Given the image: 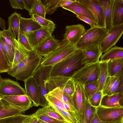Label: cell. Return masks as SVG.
<instances>
[{
  "label": "cell",
  "instance_id": "6da1fadb",
  "mask_svg": "<svg viewBox=\"0 0 123 123\" xmlns=\"http://www.w3.org/2000/svg\"><path fill=\"white\" fill-rule=\"evenodd\" d=\"M83 58V51L77 49L53 66L50 77L71 78L76 72L85 65L82 63Z\"/></svg>",
  "mask_w": 123,
  "mask_h": 123
},
{
  "label": "cell",
  "instance_id": "7a4b0ae2",
  "mask_svg": "<svg viewBox=\"0 0 123 123\" xmlns=\"http://www.w3.org/2000/svg\"><path fill=\"white\" fill-rule=\"evenodd\" d=\"M43 57L33 50L30 51L27 56L7 72L17 80L24 81L32 76L40 65Z\"/></svg>",
  "mask_w": 123,
  "mask_h": 123
},
{
  "label": "cell",
  "instance_id": "3957f363",
  "mask_svg": "<svg viewBox=\"0 0 123 123\" xmlns=\"http://www.w3.org/2000/svg\"><path fill=\"white\" fill-rule=\"evenodd\" d=\"M108 31L105 28L96 26L86 31L76 43L77 49L83 50L92 45H100L106 36Z\"/></svg>",
  "mask_w": 123,
  "mask_h": 123
},
{
  "label": "cell",
  "instance_id": "277c9868",
  "mask_svg": "<svg viewBox=\"0 0 123 123\" xmlns=\"http://www.w3.org/2000/svg\"><path fill=\"white\" fill-rule=\"evenodd\" d=\"M76 43H60L58 47L48 56L42 57L40 65L53 66L68 56L77 49Z\"/></svg>",
  "mask_w": 123,
  "mask_h": 123
},
{
  "label": "cell",
  "instance_id": "5b68a950",
  "mask_svg": "<svg viewBox=\"0 0 123 123\" xmlns=\"http://www.w3.org/2000/svg\"><path fill=\"white\" fill-rule=\"evenodd\" d=\"M100 61L85 65L76 72L71 78L75 83L82 85L98 80L99 73Z\"/></svg>",
  "mask_w": 123,
  "mask_h": 123
},
{
  "label": "cell",
  "instance_id": "8992f818",
  "mask_svg": "<svg viewBox=\"0 0 123 123\" xmlns=\"http://www.w3.org/2000/svg\"><path fill=\"white\" fill-rule=\"evenodd\" d=\"M47 93L59 87L65 93L72 97L75 90V83L71 78L61 77H50L44 80Z\"/></svg>",
  "mask_w": 123,
  "mask_h": 123
},
{
  "label": "cell",
  "instance_id": "52a82bcc",
  "mask_svg": "<svg viewBox=\"0 0 123 123\" xmlns=\"http://www.w3.org/2000/svg\"><path fill=\"white\" fill-rule=\"evenodd\" d=\"M53 66H43L40 65L33 75L38 86L40 93L39 106L44 107L49 105L45 97L48 93L45 88L44 80L50 77Z\"/></svg>",
  "mask_w": 123,
  "mask_h": 123
},
{
  "label": "cell",
  "instance_id": "ba28073f",
  "mask_svg": "<svg viewBox=\"0 0 123 123\" xmlns=\"http://www.w3.org/2000/svg\"><path fill=\"white\" fill-rule=\"evenodd\" d=\"M3 105L12 106L21 113L29 109L33 106V103L26 95L0 96Z\"/></svg>",
  "mask_w": 123,
  "mask_h": 123
},
{
  "label": "cell",
  "instance_id": "9c48e42d",
  "mask_svg": "<svg viewBox=\"0 0 123 123\" xmlns=\"http://www.w3.org/2000/svg\"><path fill=\"white\" fill-rule=\"evenodd\" d=\"M87 98L82 86L75 83V91L72 98L78 123H85V105Z\"/></svg>",
  "mask_w": 123,
  "mask_h": 123
},
{
  "label": "cell",
  "instance_id": "30bf717a",
  "mask_svg": "<svg viewBox=\"0 0 123 123\" xmlns=\"http://www.w3.org/2000/svg\"><path fill=\"white\" fill-rule=\"evenodd\" d=\"M96 113L99 119L103 122L123 121V106L105 107L99 106L96 108Z\"/></svg>",
  "mask_w": 123,
  "mask_h": 123
},
{
  "label": "cell",
  "instance_id": "8fae6325",
  "mask_svg": "<svg viewBox=\"0 0 123 123\" xmlns=\"http://www.w3.org/2000/svg\"><path fill=\"white\" fill-rule=\"evenodd\" d=\"M123 73L122 71L117 76L107 78L102 91L103 96L123 93Z\"/></svg>",
  "mask_w": 123,
  "mask_h": 123
},
{
  "label": "cell",
  "instance_id": "7c38bea8",
  "mask_svg": "<svg viewBox=\"0 0 123 123\" xmlns=\"http://www.w3.org/2000/svg\"><path fill=\"white\" fill-rule=\"evenodd\" d=\"M123 33V25L112 27L99 46L102 53H105L116 44Z\"/></svg>",
  "mask_w": 123,
  "mask_h": 123
},
{
  "label": "cell",
  "instance_id": "4fadbf2b",
  "mask_svg": "<svg viewBox=\"0 0 123 123\" xmlns=\"http://www.w3.org/2000/svg\"><path fill=\"white\" fill-rule=\"evenodd\" d=\"M25 89L19 83L9 78H2L0 82V96L26 95Z\"/></svg>",
  "mask_w": 123,
  "mask_h": 123
},
{
  "label": "cell",
  "instance_id": "5bb4252c",
  "mask_svg": "<svg viewBox=\"0 0 123 123\" xmlns=\"http://www.w3.org/2000/svg\"><path fill=\"white\" fill-rule=\"evenodd\" d=\"M92 12L96 20V26L105 27V23L103 10L98 0H78Z\"/></svg>",
  "mask_w": 123,
  "mask_h": 123
},
{
  "label": "cell",
  "instance_id": "9a60e30c",
  "mask_svg": "<svg viewBox=\"0 0 123 123\" xmlns=\"http://www.w3.org/2000/svg\"><path fill=\"white\" fill-rule=\"evenodd\" d=\"M53 32L45 27L24 34L34 49L50 36Z\"/></svg>",
  "mask_w": 123,
  "mask_h": 123
},
{
  "label": "cell",
  "instance_id": "2e32d148",
  "mask_svg": "<svg viewBox=\"0 0 123 123\" xmlns=\"http://www.w3.org/2000/svg\"><path fill=\"white\" fill-rule=\"evenodd\" d=\"M84 26L81 24L66 26L64 35V39L62 41L65 43H76L86 31Z\"/></svg>",
  "mask_w": 123,
  "mask_h": 123
},
{
  "label": "cell",
  "instance_id": "e0dca14e",
  "mask_svg": "<svg viewBox=\"0 0 123 123\" xmlns=\"http://www.w3.org/2000/svg\"><path fill=\"white\" fill-rule=\"evenodd\" d=\"M60 41L55 38L54 36L51 35L34 50L42 57H46L56 49L59 47Z\"/></svg>",
  "mask_w": 123,
  "mask_h": 123
},
{
  "label": "cell",
  "instance_id": "ac0fdd59",
  "mask_svg": "<svg viewBox=\"0 0 123 123\" xmlns=\"http://www.w3.org/2000/svg\"><path fill=\"white\" fill-rule=\"evenodd\" d=\"M24 81L26 94L31 100L33 105L39 106L40 93L35 80L32 76Z\"/></svg>",
  "mask_w": 123,
  "mask_h": 123
},
{
  "label": "cell",
  "instance_id": "d6986e66",
  "mask_svg": "<svg viewBox=\"0 0 123 123\" xmlns=\"http://www.w3.org/2000/svg\"><path fill=\"white\" fill-rule=\"evenodd\" d=\"M84 58L82 64L86 65L99 61L102 55L99 45H92L83 50Z\"/></svg>",
  "mask_w": 123,
  "mask_h": 123
},
{
  "label": "cell",
  "instance_id": "ffe728a7",
  "mask_svg": "<svg viewBox=\"0 0 123 123\" xmlns=\"http://www.w3.org/2000/svg\"><path fill=\"white\" fill-rule=\"evenodd\" d=\"M62 7L72 12L76 15L87 18L95 22L96 24V20L91 11L78 0H76L75 2L68 6Z\"/></svg>",
  "mask_w": 123,
  "mask_h": 123
},
{
  "label": "cell",
  "instance_id": "44dd1931",
  "mask_svg": "<svg viewBox=\"0 0 123 123\" xmlns=\"http://www.w3.org/2000/svg\"><path fill=\"white\" fill-rule=\"evenodd\" d=\"M112 27L123 25V0H112Z\"/></svg>",
  "mask_w": 123,
  "mask_h": 123
},
{
  "label": "cell",
  "instance_id": "7402d4cb",
  "mask_svg": "<svg viewBox=\"0 0 123 123\" xmlns=\"http://www.w3.org/2000/svg\"><path fill=\"white\" fill-rule=\"evenodd\" d=\"M42 27L32 17L26 18L21 17L19 31L23 34L38 29Z\"/></svg>",
  "mask_w": 123,
  "mask_h": 123
},
{
  "label": "cell",
  "instance_id": "603a6c76",
  "mask_svg": "<svg viewBox=\"0 0 123 123\" xmlns=\"http://www.w3.org/2000/svg\"><path fill=\"white\" fill-rule=\"evenodd\" d=\"M102 8L105 23V28L108 31L112 27V0H98Z\"/></svg>",
  "mask_w": 123,
  "mask_h": 123
},
{
  "label": "cell",
  "instance_id": "cb8c5ba5",
  "mask_svg": "<svg viewBox=\"0 0 123 123\" xmlns=\"http://www.w3.org/2000/svg\"><path fill=\"white\" fill-rule=\"evenodd\" d=\"M15 40L16 46L15 49L13 62L11 68H13L17 66L26 58L30 51L21 44L16 38L15 39Z\"/></svg>",
  "mask_w": 123,
  "mask_h": 123
},
{
  "label": "cell",
  "instance_id": "d4e9b609",
  "mask_svg": "<svg viewBox=\"0 0 123 123\" xmlns=\"http://www.w3.org/2000/svg\"><path fill=\"white\" fill-rule=\"evenodd\" d=\"M123 58V48L121 47L114 46L104 54L100 57V62H107Z\"/></svg>",
  "mask_w": 123,
  "mask_h": 123
},
{
  "label": "cell",
  "instance_id": "484cf974",
  "mask_svg": "<svg viewBox=\"0 0 123 123\" xmlns=\"http://www.w3.org/2000/svg\"><path fill=\"white\" fill-rule=\"evenodd\" d=\"M123 97V93L102 97L100 106L105 107H116L122 106L120 104V100Z\"/></svg>",
  "mask_w": 123,
  "mask_h": 123
},
{
  "label": "cell",
  "instance_id": "4316f807",
  "mask_svg": "<svg viewBox=\"0 0 123 123\" xmlns=\"http://www.w3.org/2000/svg\"><path fill=\"white\" fill-rule=\"evenodd\" d=\"M107 65L108 76H117L123 71V58L109 60Z\"/></svg>",
  "mask_w": 123,
  "mask_h": 123
},
{
  "label": "cell",
  "instance_id": "83f0119b",
  "mask_svg": "<svg viewBox=\"0 0 123 123\" xmlns=\"http://www.w3.org/2000/svg\"><path fill=\"white\" fill-rule=\"evenodd\" d=\"M21 17L20 14L15 12L8 18V28L12 31L16 38L20 31V20Z\"/></svg>",
  "mask_w": 123,
  "mask_h": 123
},
{
  "label": "cell",
  "instance_id": "f1b7e54d",
  "mask_svg": "<svg viewBox=\"0 0 123 123\" xmlns=\"http://www.w3.org/2000/svg\"><path fill=\"white\" fill-rule=\"evenodd\" d=\"M49 92L68 105L76 113L72 97L66 93L59 87H57Z\"/></svg>",
  "mask_w": 123,
  "mask_h": 123
},
{
  "label": "cell",
  "instance_id": "f546056e",
  "mask_svg": "<svg viewBox=\"0 0 123 123\" xmlns=\"http://www.w3.org/2000/svg\"><path fill=\"white\" fill-rule=\"evenodd\" d=\"M107 62L100 61L99 73L98 80V91H102L104 85L107 78L108 76L107 69Z\"/></svg>",
  "mask_w": 123,
  "mask_h": 123
},
{
  "label": "cell",
  "instance_id": "4dcf8cb0",
  "mask_svg": "<svg viewBox=\"0 0 123 123\" xmlns=\"http://www.w3.org/2000/svg\"><path fill=\"white\" fill-rule=\"evenodd\" d=\"M31 115L18 114L0 120V123H29Z\"/></svg>",
  "mask_w": 123,
  "mask_h": 123
},
{
  "label": "cell",
  "instance_id": "1f68e13d",
  "mask_svg": "<svg viewBox=\"0 0 123 123\" xmlns=\"http://www.w3.org/2000/svg\"><path fill=\"white\" fill-rule=\"evenodd\" d=\"M35 112L43 114L58 120L67 122L49 105L39 108Z\"/></svg>",
  "mask_w": 123,
  "mask_h": 123
},
{
  "label": "cell",
  "instance_id": "d6a6232c",
  "mask_svg": "<svg viewBox=\"0 0 123 123\" xmlns=\"http://www.w3.org/2000/svg\"><path fill=\"white\" fill-rule=\"evenodd\" d=\"M29 14L31 17L34 14L45 18L46 11L40 0H35Z\"/></svg>",
  "mask_w": 123,
  "mask_h": 123
},
{
  "label": "cell",
  "instance_id": "836d02e7",
  "mask_svg": "<svg viewBox=\"0 0 123 123\" xmlns=\"http://www.w3.org/2000/svg\"><path fill=\"white\" fill-rule=\"evenodd\" d=\"M21 113L19 111L12 106L3 105L0 108V120Z\"/></svg>",
  "mask_w": 123,
  "mask_h": 123
},
{
  "label": "cell",
  "instance_id": "e575fe53",
  "mask_svg": "<svg viewBox=\"0 0 123 123\" xmlns=\"http://www.w3.org/2000/svg\"><path fill=\"white\" fill-rule=\"evenodd\" d=\"M0 35L3 37L6 43L15 50L16 44V38L12 30L9 28L7 30H0Z\"/></svg>",
  "mask_w": 123,
  "mask_h": 123
},
{
  "label": "cell",
  "instance_id": "d590c367",
  "mask_svg": "<svg viewBox=\"0 0 123 123\" xmlns=\"http://www.w3.org/2000/svg\"><path fill=\"white\" fill-rule=\"evenodd\" d=\"M46 11V14H53L58 7L61 0H40Z\"/></svg>",
  "mask_w": 123,
  "mask_h": 123
},
{
  "label": "cell",
  "instance_id": "8d00e7d4",
  "mask_svg": "<svg viewBox=\"0 0 123 123\" xmlns=\"http://www.w3.org/2000/svg\"><path fill=\"white\" fill-rule=\"evenodd\" d=\"M31 17L37 21L42 27L47 28L53 32L56 28L55 24L51 20L36 14L32 15Z\"/></svg>",
  "mask_w": 123,
  "mask_h": 123
},
{
  "label": "cell",
  "instance_id": "74e56055",
  "mask_svg": "<svg viewBox=\"0 0 123 123\" xmlns=\"http://www.w3.org/2000/svg\"><path fill=\"white\" fill-rule=\"evenodd\" d=\"M88 99L98 91V80L82 85Z\"/></svg>",
  "mask_w": 123,
  "mask_h": 123
},
{
  "label": "cell",
  "instance_id": "f35d334b",
  "mask_svg": "<svg viewBox=\"0 0 123 123\" xmlns=\"http://www.w3.org/2000/svg\"><path fill=\"white\" fill-rule=\"evenodd\" d=\"M96 108L92 106L86 98L85 105V123H91Z\"/></svg>",
  "mask_w": 123,
  "mask_h": 123
},
{
  "label": "cell",
  "instance_id": "ab89813d",
  "mask_svg": "<svg viewBox=\"0 0 123 123\" xmlns=\"http://www.w3.org/2000/svg\"><path fill=\"white\" fill-rule=\"evenodd\" d=\"M0 36L4 49L11 66L14 59L15 50L6 43L3 37L0 35Z\"/></svg>",
  "mask_w": 123,
  "mask_h": 123
},
{
  "label": "cell",
  "instance_id": "60d3db41",
  "mask_svg": "<svg viewBox=\"0 0 123 123\" xmlns=\"http://www.w3.org/2000/svg\"><path fill=\"white\" fill-rule=\"evenodd\" d=\"M103 96L102 91H98L88 99V100L92 106L97 108L100 106Z\"/></svg>",
  "mask_w": 123,
  "mask_h": 123
},
{
  "label": "cell",
  "instance_id": "b9f144b4",
  "mask_svg": "<svg viewBox=\"0 0 123 123\" xmlns=\"http://www.w3.org/2000/svg\"><path fill=\"white\" fill-rule=\"evenodd\" d=\"M11 66L0 51V73H7Z\"/></svg>",
  "mask_w": 123,
  "mask_h": 123
},
{
  "label": "cell",
  "instance_id": "7bdbcfd3",
  "mask_svg": "<svg viewBox=\"0 0 123 123\" xmlns=\"http://www.w3.org/2000/svg\"><path fill=\"white\" fill-rule=\"evenodd\" d=\"M33 114L37 117L38 120L47 123H64L66 122L58 120L46 115L39 113L35 112Z\"/></svg>",
  "mask_w": 123,
  "mask_h": 123
},
{
  "label": "cell",
  "instance_id": "ee69618b",
  "mask_svg": "<svg viewBox=\"0 0 123 123\" xmlns=\"http://www.w3.org/2000/svg\"><path fill=\"white\" fill-rule=\"evenodd\" d=\"M17 40L28 50L31 51L34 50L27 38L20 31L17 36Z\"/></svg>",
  "mask_w": 123,
  "mask_h": 123
},
{
  "label": "cell",
  "instance_id": "f6af8a7d",
  "mask_svg": "<svg viewBox=\"0 0 123 123\" xmlns=\"http://www.w3.org/2000/svg\"><path fill=\"white\" fill-rule=\"evenodd\" d=\"M9 1L13 8L21 10L25 9L23 0H10Z\"/></svg>",
  "mask_w": 123,
  "mask_h": 123
},
{
  "label": "cell",
  "instance_id": "bcb514c9",
  "mask_svg": "<svg viewBox=\"0 0 123 123\" xmlns=\"http://www.w3.org/2000/svg\"><path fill=\"white\" fill-rule=\"evenodd\" d=\"M76 16L79 19L89 24L91 28L96 26V23L95 22L87 18L78 15H76Z\"/></svg>",
  "mask_w": 123,
  "mask_h": 123
},
{
  "label": "cell",
  "instance_id": "7dc6e473",
  "mask_svg": "<svg viewBox=\"0 0 123 123\" xmlns=\"http://www.w3.org/2000/svg\"><path fill=\"white\" fill-rule=\"evenodd\" d=\"M25 9L30 12L34 2L35 0H23Z\"/></svg>",
  "mask_w": 123,
  "mask_h": 123
},
{
  "label": "cell",
  "instance_id": "c3c4849f",
  "mask_svg": "<svg viewBox=\"0 0 123 123\" xmlns=\"http://www.w3.org/2000/svg\"><path fill=\"white\" fill-rule=\"evenodd\" d=\"M91 123H123V121L109 122L101 121L99 119L97 116L96 110Z\"/></svg>",
  "mask_w": 123,
  "mask_h": 123
},
{
  "label": "cell",
  "instance_id": "681fc988",
  "mask_svg": "<svg viewBox=\"0 0 123 123\" xmlns=\"http://www.w3.org/2000/svg\"><path fill=\"white\" fill-rule=\"evenodd\" d=\"M76 0H61L59 3L58 7H62L68 6L75 2Z\"/></svg>",
  "mask_w": 123,
  "mask_h": 123
},
{
  "label": "cell",
  "instance_id": "f907efd6",
  "mask_svg": "<svg viewBox=\"0 0 123 123\" xmlns=\"http://www.w3.org/2000/svg\"><path fill=\"white\" fill-rule=\"evenodd\" d=\"M0 51L1 52V53L3 54L4 56H5V58H6V59L8 62L11 65L10 63L9 62L8 60V59L7 58V57L6 55V53L4 49V47H3V45L2 44V43L1 40V38H0Z\"/></svg>",
  "mask_w": 123,
  "mask_h": 123
},
{
  "label": "cell",
  "instance_id": "816d5d0a",
  "mask_svg": "<svg viewBox=\"0 0 123 123\" xmlns=\"http://www.w3.org/2000/svg\"><path fill=\"white\" fill-rule=\"evenodd\" d=\"M38 120L37 117L33 114L31 115V117L29 123H38Z\"/></svg>",
  "mask_w": 123,
  "mask_h": 123
},
{
  "label": "cell",
  "instance_id": "f5cc1de1",
  "mask_svg": "<svg viewBox=\"0 0 123 123\" xmlns=\"http://www.w3.org/2000/svg\"><path fill=\"white\" fill-rule=\"evenodd\" d=\"M6 22L2 18L0 17V28L3 30H6Z\"/></svg>",
  "mask_w": 123,
  "mask_h": 123
},
{
  "label": "cell",
  "instance_id": "db71d44e",
  "mask_svg": "<svg viewBox=\"0 0 123 123\" xmlns=\"http://www.w3.org/2000/svg\"><path fill=\"white\" fill-rule=\"evenodd\" d=\"M38 123H49L38 120Z\"/></svg>",
  "mask_w": 123,
  "mask_h": 123
},
{
  "label": "cell",
  "instance_id": "11a10c76",
  "mask_svg": "<svg viewBox=\"0 0 123 123\" xmlns=\"http://www.w3.org/2000/svg\"><path fill=\"white\" fill-rule=\"evenodd\" d=\"M3 105V104L0 100V108Z\"/></svg>",
  "mask_w": 123,
  "mask_h": 123
},
{
  "label": "cell",
  "instance_id": "9f6ffc18",
  "mask_svg": "<svg viewBox=\"0 0 123 123\" xmlns=\"http://www.w3.org/2000/svg\"><path fill=\"white\" fill-rule=\"evenodd\" d=\"M2 78L1 77V76L0 75V81Z\"/></svg>",
  "mask_w": 123,
  "mask_h": 123
},
{
  "label": "cell",
  "instance_id": "6f0895ef",
  "mask_svg": "<svg viewBox=\"0 0 123 123\" xmlns=\"http://www.w3.org/2000/svg\"><path fill=\"white\" fill-rule=\"evenodd\" d=\"M68 123L66 122L65 123Z\"/></svg>",
  "mask_w": 123,
  "mask_h": 123
}]
</instances>
